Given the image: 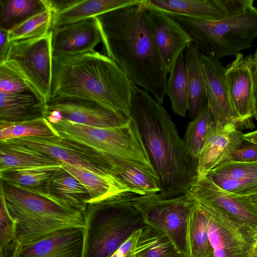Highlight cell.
<instances>
[{"label":"cell","instance_id":"6da1fadb","mask_svg":"<svg viewBox=\"0 0 257 257\" xmlns=\"http://www.w3.org/2000/svg\"><path fill=\"white\" fill-rule=\"evenodd\" d=\"M94 18L105 55L163 104L169 73L154 42L144 0Z\"/></svg>","mask_w":257,"mask_h":257},{"label":"cell","instance_id":"7a4b0ae2","mask_svg":"<svg viewBox=\"0 0 257 257\" xmlns=\"http://www.w3.org/2000/svg\"><path fill=\"white\" fill-rule=\"evenodd\" d=\"M130 116L159 178L160 196L187 193L197 181L198 161L189 154L168 111L149 92L135 85Z\"/></svg>","mask_w":257,"mask_h":257},{"label":"cell","instance_id":"3957f363","mask_svg":"<svg viewBox=\"0 0 257 257\" xmlns=\"http://www.w3.org/2000/svg\"><path fill=\"white\" fill-rule=\"evenodd\" d=\"M51 99L94 101L130 116L134 83L106 55L94 51L74 56H53Z\"/></svg>","mask_w":257,"mask_h":257},{"label":"cell","instance_id":"277c9868","mask_svg":"<svg viewBox=\"0 0 257 257\" xmlns=\"http://www.w3.org/2000/svg\"><path fill=\"white\" fill-rule=\"evenodd\" d=\"M1 182L8 209L17 222L16 239L22 246L62 229L85 228L83 212L67 206L45 188Z\"/></svg>","mask_w":257,"mask_h":257},{"label":"cell","instance_id":"5b68a950","mask_svg":"<svg viewBox=\"0 0 257 257\" xmlns=\"http://www.w3.org/2000/svg\"><path fill=\"white\" fill-rule=\"evenodd\" d=\"M138 195L128 192L87 205L82 257H110L134 232L146 225L136 206Z\"/></svg>","mask_w":257,"mask_h":257},{"label":"cell","instance_id":"8992f818","mask_svg":"<svg viewBox=\"0 0 257 257\" xmlns=\"http://www.w3.org/2000/svg\"><path fill=\"white\" fill-rule=\"evenodd\" d=\"M165 13L182 25L201 53L219 59L250 48L257 37V8L253 5L218 20Z\"/></svg>","mask_w":257,"mask_h":257},{"label":"cell","instance_id":"52a82bcc","mask_svg":"<svg viewBox=\"0 0 257 257\" xmlns=\"http://www.w3.org/2000/svg\"><path fill=\"white\" fill-rule=\"evenodd\" d=\"M52 124L61 137L90 148L105 159L119 158L154 168L137 124L131 116L125 124L112 127H95L63 119Z\"/></svg>","mask_w":257,"mask_h":257},{"label":"cell","instance_id":"ba28073f","mask_svg":"<svg viewBox=\"0 0 257 257\" xmlns=\"http://www.w3.org/2000/svg\"><path fill=\"white\" fill-rule=\"evenodd\" d=\"M53 54L52 32L41 37L11 42L5 62L17 71L46 105L51 98Z\"/></svg>","mask_w":257,"mask_h":257},{"label":"cell","instance_id":"9c48e42d","mask_svg":"<svg viewBox=\"0 0 257 257\" xmlns=\"http://www.w3.org/2000/svg\"><path fill=\"white\" fill-rule=\"evenodd\" d=\"M195 200L188 192L164 198L158 193L138 195L136 204L146 225L166 234L182 254L190 257L187 241L189 217Z\"/></svg>","mask_w":257,"mask_h":257},{"label":"cell","instance_id":"30bf717a","mask_svg":"<svg viewBox=\"0 0 257 257\" xmlns=\"http://www.w3.org/2000/svg\"><path fill=\"white\" fill-rule=\"evenodd\" d=\"M5 142L37 149L61 163L81 167L96 174L114 175L103 156L85 145L61 136L47 138L23 137Z\"/></svg>","mask_w":257,"mask_h":257},{"label":"cell","instance_id":"8fae6325","mask_svg":"<svg viewBox=\"0 0 257 257\" xmlns=\"http://www.w3.org/2000/svg\"><path fill=\"white\" fill-rule=\"evenodd\" d=\"M252 64L253 55L239 53L225 69L229 101L240 128L252 127L255 113Z\"/></svg>","mask_w":257,"mask_h":257},{"label":"cell","instance_id":"7c38bea8","mask_svg":"<svg viewBox=\"0 0 257 257\" xmlns=\"http://www.w3.org/2000/svg\"><path fill=\"white\" fill-rule=\"evenodd\" d=\"M243 135L237 123L213 120L198 160L197 180L204 178L212 170L229 160L244 141Z\"/></svg>","mask_w":257,"mask_h":257},{"label":"cell","instance_id":"4fadbf2b","mask_svg":"<svg viewBox=\"0 0 257 257\" xmlns=\"http://www.w3.org/2000/svg\"><path fill=\"white\" fill-rule=\"evenodd\" d=\"M253 0H144L146 7L199 19L218 20L239 14Z\"/></svg>","mask_w":257,"mask_h":257},{"label":"cell","instance_id":"5bb4252c","mask_svg":"<svg viewBox=\"0 0 257 257\" xmlns=\"http://www.w3.org/2000/svg\"><path fill=\"white\" fill-rule=\"evenodd\" d=\"M54 110L60 112L62 119L95 127L120 126L130 118V116L115 112L94 101L77 98L50 99L46 112Z\"/></svg>","mask_w":257,"mask_h":257},{"label":"cell","instance_id":"9a60e30c","mask_svg":"<svg viewBox=\"0 0 257 257\" xmlns=\"http://www.w3.org/2000/svg\"><path fill=\"white\" fill-rule=\"evenodd\" d=\"M147 8L154 42L169 73L180 55L192 43V39L175 19L162 11Z\"/></svg>","mask_w":257,"mask_h":257},{"label":"cell","instance_id":"2e32d148","mask_svg":"<svg viewBox=\"0 0 257 257\" xmlns=\"http://www.w3.org/2000/svg\"><path fill=\"white\" fill-rule=\"evenodd\" d=\"M53 56H74L92 52L101 42L94 17L52 29Z\"/></svg>","mask_w":257,"mask_h":257},{"label":"cell","instance_id":"e0dca14e","mask_svg":"<svg viewBox=\"0 0 257 257\" xmlns=\"http://www.w3.org/2000/svg\"><path fill=\"white\" fill-rule=\"evenodd\" d=\"M188 193L196 200L205 201L237 220L257 222V209L249 196H237L221 188L210 179L197 180Z\"/></svg>","mask_w":257,"mask_h":257},{"label":"cell","instance_id":"ac0fdd59","mask_svg":"<svg viewBox=\"0 0 257 257\" xmlns=\"http://www.w3.org/2000/svg\"><path fill=\"white\" fill-rule=\"evenodd\" d=\"M201 59L206 81L207 105L213 119L232 121L239 126L229 101L225 77L226 68L220 59L201 52Z\"/></svg>","mask_w":257,"mask_h":257},{"label":"cell","instance_id":"d6986e66","mask_svg":"<svg viewBox=\"0 0 257 257\" xmlns=\"http://www.w3.org/2000/svg\"><path fill=\"white\" fill-rule=\"evenodd\" d=\"M83 230L71 227L58 230L22 246L19 257H82Z\"/></svg>","mask_w":257,"mask_h":257},{"label":"cell","instance_id":"ffe728a7","mask_svg":"<svg viewBox=\"0 0 257 257\" xmlns=\"http://www.w3.org/2000/svg\"><path fill=\"white\" fill-rule=\"evenodd\" d=\"M138 0H48L53 13L51 30L57 27L95 17Z\"/></svg>","mask_w":257,"mask_h":257},{"label":"cell","instance_id":"44dd1931","mask_svg":"<svg viewBox=\"0 0 257 257\" xmlns=\"http://www.w3.org/2000/svg\"><path fill=\"white\" fill-rule=\"evenodd\" d=\"M62 168L76 177L86 188L89 195L88 204L98 203L128 192L140 195L114 175H100L63 163Z\"/></svg>","mask_w":257,"mask_h":257},{"label":"cell","instance_id":"7402d4cb","mask_svg":"<svg viewBox=\"0 0 257 257\" xmlns=\"http://www.w3.org/2000/svg\"><path fill=\"white\" fill-rule=\"evenodd\" d=\"M106 161L114 174L140 195L161 192L159 178L154 168L139 162L116 157H108Z\"/></svg>","mask_w":257,"mask_h":257},{"label":"cell","instance_id":"603a6c76","mask_svg":"<svg viewBox=\"0 0 257 257\" xmlns=\"http://www.w3.org/2000/svg\"><path fill=\"white\" fill-rule=\"evenodd\" d=\"M188 84V112L191 120L194 119L207 105L206 81L201 52L192 43L184 51Z\"/></svg>","mask_w":257,"mask_h":257},{"label":"cell","instance_id":"cb8c5ba5","mask_svg":"<svg viewBox=\"0 0 257 257\" xmlns=\"http://www.w3.org/2000/svg\"><path fill=\"white\" fill-rule=\"evenodd\" d=\"M46 105L30 93L0 92V121L14 122L45 116Z\"/></svg>","mask_w":257,"mask_h":257},{"label":"cell","instance_id":"d4e9b609","mask_svg":"<svg viewBox=\"0 0 257 257\" xmlns=\"http://www.w3.org/2000/svg\"><path fill=\"white\" fill-rule=\"evenodd\" d=\"M45 189L67 206L84 213L89 193L76 177L62 167L54 173Z\"/></svg>","mask_w":257,"mask_h":257},{"label":"cell","instance_id":"484cf974","mask_svg":"<svg viewBox=\"0 0 257 257\" xmlns=\"http://www.w3.org/2000/svg\"><path fill=\"white\" fill-rule=\"evenodd\" d=\"M49 155L26 146L0 142V172L27 167L60 165Z\"/></svg>","mask_w":257,"mask_h":257},{"label":"cell","instance_id":"4316f807","mask_svg":"<svg viewBox=\"0 0 257 257\" xmlns=\"http://www.w3.org/2000/svg\"><path fill=\"white\" fill-rule=\"evenodd\" d=\"M187 241L190 257H212L208 237V218L196 200L189 217Z\"/></svg>","mask_w":257,"mask_h":257},{"label":"cell","instance_id":"83f0119b","mask_svg":"<svg viewBox=\"0 0 257 257\" xmlns=\"http://www.w3.org/2000/svg\"><path fill=\"white\" fill-rule=\"evenodd\" d=\"M136 257H186L162 231L146 225L141 229Z\"/></svg>","mask_w":257,"mask_h":257},{"label":"cell","instance_id":"f1b7e54d","mask_svg":"<svg viewBox=\"0 0 257 257\" xmlns=\"http://www.w3.org/2000/svg\"><path fill=\"white\" fill-rule=\"evenodd\" d=\"M0 28L10 31L49 8L48 0H1Z\"/></svg>","mask_w":257,"mask_h":257},{"label":"cell","instance_id":"f546056e","mask_svg":"<svg viewBox=\"0 0 257 257\" xmlns=\"http://www.w3.org/2000/svg\"><path fill=\"white\" fill-rule=\"evenodd\" d=\"M169 74L166 95L170 100L173 111L185 117L188 111V84L184 52L180 55Z\"/></svg>","mask_w":257,"mask_h":257},{"label":"cell","instance_id":"4dcf8cb0","mask_svg":"<svg viewBox=\"0 0 257 257\" xmlns=\"http://www.w3.org/2000/svg\"><path fill=\"white\" fill-rule=\"evenodd\" d=\"M60 136L45 116L19 121H0V142L23 137L47 138Z\"/></svg>","mask_w":257,"mask_h":257},{"label":"cell","instance_id":"1f68e13d","mask_svg":"<svg viewBox=\"0 0 257 257\" xmlns=\"http://www.w3.org/2000/svg\"><path fill=\"white\" fill-rule=\"evenodd\" d=\"M62 167L57 166L27 167L0 172L1 180L32 188H45L54 173Z\"/></svg>","mask_w":257,"mask_h":257},{"label":"cell","instance_id":"d6a6232c","mask_svg":"<svg viewBox=\"0 0 257 257\" xmlns=\"http://www.w3.org/2000/svg\"><path fill=\"white\" fill-rule=\"evenodd\" d=\"M53 13L47 9L38 13L9 31L10 42L42 37L48 34L52 27Z\"/></svg>","mask_w":257,"mask_h":257},{"label":"cell","instance_id":"836d02e7","mask_svg":"<svg viewBox=\"0 0 257 257\" xmlns=\"http://www.w3.org/2000/svg\"><path fill=\"white\" fill-rule=\"evenodd\" d=\"M213 120L206 105L187 125L183 141L189 154L195 160H198L207 131Z\"/></svg>","mask_w":257,"mask_h":257},{"label":"cell","instance_id":"e575fe53","mask_svg":"<svg viewBox=\"0 0 257 257\" xmlns=\"http://www.w3.org/2000/svg\"><path fill=\"white\" fill-rule=\"evenodd\" d=\"M207 175L241 180L257 179V161L240 162L228 160L212 170Z\"/></svg>","mask_w":257,"mask_h":257},{"label":"cell","instance_id":"d590c367","mask_svg":"<svg viewBox=\"0 0 257 257\" xmlns=\"http://www.w3.org/2000/svg\"><path fill=\"white\" fill-rule=\"evenodd\" d=\"M0 92L9 94L30 93L35 95L23 78L6 62L0 64Z\"/></svg>","mask_w":257,"mask_h":257},{"label":"cell","instance_id":"8d00e7d4","mask_svg":"<svg viewBox=\"0 0 257 257\" xmlns=\"http://www.w3.org/2000/svg\"><path fill=\"white\" fill-rule=\"evenodd\" d=\"M214 184L237 196H251L257 194V179L237 180L228 177L207 175Z\"/></svg>","mask_w":257,"mask_h":257},{"label":"cell","instance_id":"74e56055","mask_svg":"<svg viewBox=\"0 0 257 257\" xmlns=\"http://www.w3.org/2000/svg\"><path fill=\"white\" fill-rule=\"evenodd\" d=\"M197 201L208 218V237L213 251L212 257H229L226 240L217 219L203 204Z\"/></svg>","mask_w":257,"mask_h":257},{"label":"cell","instance_id":"f35d334b","mask_svg":"<svg viewBox=\"0 0 257 257\" xmlns=\"http://www.w3.org/2000/svg\"><path fill=\"white\" fill-rule=\"evenodd\" d=\"M0 248L16 239L17 222L11 215L3 193L1 191Z\"/></svg>","mask_w":257,"mask_h":257},{"label":"cell","instance_id":"ab89813d","mask_svg":"<svg viewBox=\"0 0 257 257\" xmlns=\"http://www.w3.org/2000/svg\"><path fill=\"white\" fill-rule=\"evenodd\" d=\"M248 143V145L243 146L241 145L233 153L229 160L240 162L257 161V145Z\"/></svg>","mask_w":257,"mask_h":257},{"label":"cell","instance_id":"60d3db41","mask_svg":"<svg viewBox=\"0 0 257 257\" xmlns=\"http://www.w3.org/2000/svg\"><path fill=\"white\" fill-rule=\"evenodd\" d=\"M141 229L134 232L110 257H136V248Z\"/></svg>","mask_w":257,"mask_h":257},{"label":"cell","instance_id":"b9f144b4","mask_svg":"<svg viewBox=\"0 0 257 257\" xmlns=\"http://www.w3.org/2000/svg\"><path fill=\"white\" fill-rule=\"evenodd\" d=\"M21 248V243L15 239L0 248L1 257H19Z\"/></svg>","mask_w":257,"mask_h":257},{"label":"cell","instance_id":"7bdbcfd3","mask_svg":"<svg viewBox=\"0 0 257 257\" xmlns=\"http://www.w3.org/2000/svg\"><path fill=\"white\" fill-rule=\"evenodd\" d=\"M10 44L9 31L0 28V64L5 62Z\"/></svg>","mask_w":257,"mask_h":257},{"label":"cell","instance_id":"ee69618b","mask_svg":"<svg viewBox=\"0 0 257 257\" xmlns=\"http://www.w3.org/2000/svg\"><path fill=\"white\" fill-rule=\"evenodd\" d=\"M252 73L255 100V113L253 117L257 121V48L253 55Z\"/></svg>","mask_w":257,"mask_h":257},{"label":"cell","instance_id":"f6af8a7d","mask_svg":"<svg viewBox=\"0 0 257 257\" xmlns=\"http://www.w3.org/2000/svg\"><path fill=\"white\" fill-rule=\"evenodd\" d=\"M244 141L257 145V129L255 131L244 134Z\"/></svg>","mask_w":257,"mask_h":257},{"label":"cell","instance_id":"bcb514c9","mask_svg":"<svg viewBox=\"0 0 257 257\" xmlns=\"http://www.w3.org/2000/svg\"><path fill=\"white\" fill-rule=\"evenodd\" d=\"M253 204L257 209V194L253 196H250Z\"/></svg>","mask_w":257,"mask_h":257}]
</instances>
